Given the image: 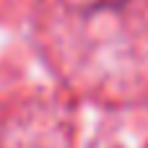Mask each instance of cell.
Here are the masks:
<instances>
[{"instance_id": "cell-1", "label": "cell", "mask_w": 148, "mask_h": 148, "mask_svg": "<svg viewBox=\"0 0 148 148\" xmlns=\"http://www.w3.org/2000/svg\"><path fill=\"white\" fill-rule=\"evenodd\" d=\"M39 21L70 83L114 101L148 96V0H42Z\"/></svg>"}, {"instance_id": "cell-2", "label": "cell", "mask_w": 148, "mask_h": 148, "mask_svg": "<svg viewBox=\"0 0 148 148\" xmlns=\"http://www.w3.org/2000/svg\"><path fill=\"white\" fill-rule=\"evenodd\" d=\"M0 148H73V120L42 96L0 104Z\"/></svg>"}]
</instances>
